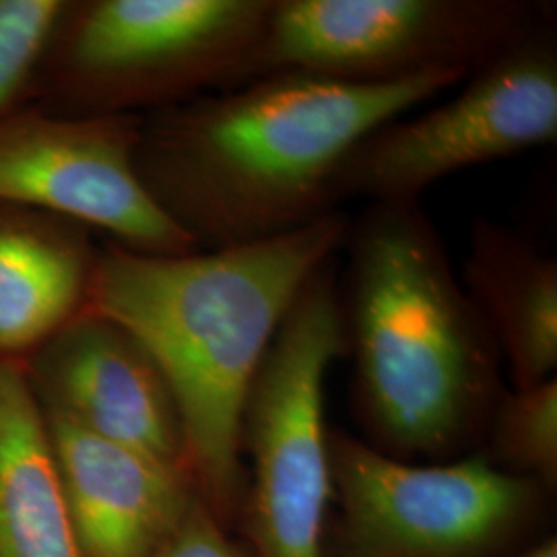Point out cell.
<instances>
[{"mask_svg":"<svg viewBox=\"0 0 557 557\" xmlns=\"http://www.w3.org/2000/svg\"><path fill=\"white\" fill-rule=\"evenodd\" d=\"M273 2L69 0L29 103L60 116H147L244 85Z\"/></svg>","mask_w":557,"mask_h":557,"instance_id":"obj_4","label":"cell"},{"mask_svg":"<svg viewBox=\"0 0 557 557\" xmlns=\"http://www.w3.org/2000/svg\"><path fill=\"white\" fill-rule=\"evenodd\" d=\"M337 257L299 289L244 403L239 446L252 473L239 520L250 557H322L333 499L324 382L347 356Z\"/></svg>","mask_w":557,"mask_h":557,"instance_id":"obj_5","label":"cell"},{"mask_svg":"<svg viewBox=\"0 0 557 557\" xmlns=\"http://www.w3.org/2000/svg\"><path fill=\"white\" fill-rule=\"evenodd\" d=\"M554 15L556 4L537 0H275L250 81L278 71L354 85L471 75Z\"/></svg>","mask_w":557,"mask_h":557,"instance_id":"obj_6","label":"cell"},{"mask_svg":"<svg viewBox=\"0 0 557 557\" xmlns=\"http://www.w3.org/2000/svg\"><path fill=\"white\" fill-rule=\"evenodd\" d=\"M69 0H0V120L29 103Z\"/></svg>","mask_w":557,"mask_h":557,"instance_id":"obj_16","label":"cell"},{"mask_svg":"<svg viewBox=\"0 0 557 557\" xmlns=\"http://www.w3.org/2000/svg\"><path fill=\"white\" fill-rule=\"evenodd\" d=\"M349 218L333 211L257 244L156 257L106 242L87 310L116 320L160 366L178 405L188 473L225 529L246 496L242 411L299 289L341 255Z\"/></svg>","mask_w":557,"mask_h":557,"instance_id":"obj_2","label":"cell"},{"mask_svg":"<svg viewBox=\"0 0 557 557\" xmlns=\"http://www.w3.org/2000/svg\"><path fill=\"white\" fill-rule=\"evenodd\" d=\"M156 557H248L199 499Z\"/></svg>","mask_w":557,"mask_h":557,"instance_id":"obj_17","label":"cell"},{"mask_svg":"<svg viewBox=\"0 0 557 557\" xmlns=\"http://www.w3.org/2000/svg\"><path fill=\"white\" fill-rule=\"evenodd\" d=\"M467 77L354 85L269 73L143 116L137 172L199 250L277 238L338 211L331 184L358 140Z\"/></svg>","mask_w":557,"mask_h":557,"instance_id":"obj_1","label":"cell"},{"mask_svg":"<svg viewBox=\"0 0 557 557\" xmlns=\"http://www.w3.org/2000/svg\"><path fill=\"white\" fill-rule=\"evenodd\" d=\"M337 557H485L529 520L539 485L485 455L413 465L331 432Z\"/></svg>","mask_w":557,"mask_h":557,"instance_id":"obj_8","label":"cell"},{"mask_svg":"<svg viewBox=\"0 0 557 557\" xmlns=\"http://www.w3.org/2000/svg\"><path fill=\"white\" fill-rule=\"evenodd\" d=\"M98 257L91 230L0 200V361L23 363L87 310Z\"/></svg>","mask_w":557,"mask_h":557,"instance_id":"obj_12","label":"cell"},{"mask_svg":"<svg viewBox=\"0 0 557 557\" xmlns=\"http://www.w3.org/2000/svg\"><path fill=\"white\" fill-rule=\"evenodd\" d=\"M341 304L366 442L391 457H448L485 434L499 351L419 200L349 220Z\"/></svg>","mask_w":557,"mask_h":557,"instance_id":"obj_3","label":"cell"},{"mask_svg":"<svg viewBox=\"0 0 557 557\" xmlns=\"http://www.w3.org/2000/svg\"><path fill=\"white\" fill-rule=\"evenodd\" d=\"M557 140L556 23H545L465 79L450 100L358 140L331 184L349 199L419 200L440 180Z\"/></svg>","mask_w":557,"mask_h":557,"instance_id":"obj_7","label":"cell"},{"mask_svg":"<svg viewBox=\"0 0 557 557\" xmlns=\"http://www.w3.org/2000/svg\"><path fill=\"white\" fill-rule=\"evenodd\" d=\"M517 557H557V541L554 537L547 539Z\"/></svg>","mask_w":557,"mask_h":557,"instance_id":"obj_18","label":"cell"},{"mask_svg":"<svg viewBox=\"0 0 557 557\" xmlns=\"http://www.w3.org/2000/svg\"><path fill=\"white\" fill-rule=\"evenodd\" d=\"M0 557H81L46 416L17 361H0Z\"/></svg>","mask_w":557,"mask_h":557,"instance_id":"obj_14","label":"cell"},{"mask_svg":"<svg viewBox=\"0 0 557 557\" xmlns=\"http://www.w3.org/2000/svg\"><path fill=\"white\" fill-rule=\"evenodd\" d=\"M140 122L143 116H60L23 106L0 120V200L98 230L140 255L197 252L140 182Z\"/></svg>","mask_w":557,"mask_h":557,"instance_id":"obj_9","label":"cell"},{"mask_svg":"<svg viewBox=\"0 0 557 557\" xmlns=\"http://www.w3.org/2000/svg\"><path fill=\"white\" fill-rule=\"evenodd\" d=\"M460 283L508 361L515 388L556 376L557 260L533 238L492 220H478Z\"/></svg>","mask_w":557,"mask_h":557,"instance_id":"obj_13","label":"cell"},{"mask_svg":"<svg viewBox=\"0 0 557 557\" xmlns=\"http://www.w3.org/2000/svg\"><path fill=\"white\" fill-rule=\"evenodd\" d=\"M485 436L490 460L502 469L537 481L541 487L557 485V379L529 388L502 393Z\"/></svg>","mask_w":557,"mask_h":557,"instance_id":"obj_15","label":"cell"},{"mask_svg":"<svg viewBox=\"0 0 557 557\" xmlns=\"http://www.w3.org/2000/svg\"><path fill=\"white\" fill-rule=\"evenodd\" d=\"M81 557H156L200 496L193 478L46 413Z\"/></svg>","mask_w":557,"mask_h":557,"instance_id":"obj_11","label":"cell"},{"mask_svg":"<svg viewBox=\"0 0 557 557\" xmlns=\"http://www.w3.org/2000/svg\"><path fill=\"white\" fill-rule=\"evenodd\" d=\"M23 368L46 413L188 473L174 395L156 359L116 320L81 312Z\"/></svg>","mask_w":557,"mask_h":557,"instance_id":"obj_10","label":"cell"}]
</instances>
